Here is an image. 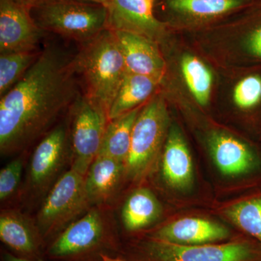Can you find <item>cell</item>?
Segmentation results:
<instances>
[{
    "instance_id": "cell-1",
    "label": "cell",
    "mask_w": 261,
    "mask_h": 261,
    "mask_svg": "<svg viewBox=\"0 0 261 261\" xmlns=\"http://www.w3.org/2000/svg\"><path fill=\"white\" fill-rule=\"evenodd\" d=\"M74 55L47 44L21 80L2 96V154L14 153L47 135L82 93Z\"/></svg>"
},
{
    "instance_id": "cell-2",
    "label": "cell",
    "mask_w": 261,
    "mask_h": 261,
    "mask_svg": "<svg viewBox=\"0 0 261 261\" xmlns=\"http://www.w3.org/2000/svg\"><path fill=\"white\" fill-rule=\"evenodd\" d=\"M74 68L82 93L108 113L127 73L116 35L106 29L80 46Z\"/></svg>"
},
{
    "instance_id": "cell-3",
    "label": "cell",
    "mask_w": 261,
    "mask_h": 261,
    "mask_svg": "<svg viewBox=\"0 0 261 261\" xmlns=\"http://www.w3.org/2000/svg\"><path fill=\"white\" fill-rule=\"evenodd\" d=\"M34 21L51 32L86 44L108 29L106 5L82 0H42L32 8Z\"/></svg>"
},
{
    "instance_id": "cell-4",
    "label": "cell",
    "mask_w": 261,
    "mask_h": 261,
    "mask_svg": "<svg viewBox=\"0 0 261 261\" xmlns=\"http://www.w3.org/2000/svg\"><path fill=\"white\" fill-rule=\"evenodd\" d=\"M168 126L166 100L157 94L142 108L134 125L130 152L125 163L128 178L139 180L148 173L167 137Z\"/></svg>"
},
{
    "instance_id": "cell-5",
    "label": "cell",
    "mask_w": 261,
    "mask_h": 261,
    "mask_svg": "<svg viewBox=\"0 0 261 261\" xmlns=\"http://www.w3.org/2000/svg\"><path fill=\"white\" fill-rule=\"evenodd\" d=\"M71 168L86 176L97 157L108 113L82 93L69 110Z\"/></svg>"
},
{
    "instance_id": "cell-6",
    "label": "cell",
    "mask_w": 261,
    "mask_h": 261,
    "mask_svg": "<svg viewBox=\"0 0 261 261\" xmlns=\"http://www.w3.org/2000/svg\"><path fill=\"white\" fill-rule=\"evenodd\" d=\"M85 176L70 168L51 187L37 216L38 226L44 234L69 224L89 205Z\"/></svg>"
},
{
    "instance_id": "cell-7",
    "label": "cell",
    "mask_w": 261,
    "mask_h": 261,
    "mask_svg": "<svg viewBox=\"0 0 261 261\" xmlns=\"http://www.w3.org/2000/svg\"><path fill=\"white\" fill-rule=\"evenodd\" d=\"M146 250L152 261H261V250L243 241L184 245L154 239Z\"/></svg>"
},
{
    "instance_id": "cell-8",
    "label": "cell",
    "mask_w": 261,
    "mask_h": 261,
    "mask_svg": "<svg viewBox=\"0 0 261 261\" xmlns=\"http://www.w3.org/2000/svg\"><path fill=\"white\" fill-rule=\"evenodd\" d=\"M71 154L69 120L58 125L44 136L32 156L29 178L31 186L37 191H44L51 185Z\"/></svg>"
},
{
    "instance_id": "cell-9",
    "label": "cell",
    "mask_w": 261,
    "mask_h": 261,
    "mask_svg": "<svg viewBox=\"0 0 261 261\" xmlns=\"http://www.w3.org/2000/svg\"><path fill=\"white\" fill-rule=\"evenodd\" d=\"M44 33L34 21L32 8L18 0H0V54L39 51Z\"/></svg>"
},
{
    "instance_id": "cell-10",
    "label": "cell",
    "mask_w": 261,
    "mask_h": 261,
    "mask_svg": "<svg viewBox=\"0 0 261 261\" xmlns=\"http://www.w3.org/2000/svg\"><path fill=\"white\" fill-rule=\"evenodd\" d=\"M155 0H109L108 29L135 33L158 42L164 37L166 25L154 15Z\"/></svg>"
},
{
    "instance_id": "cell-11",
    "label": "cell",
    "mask_w": 261,
    "mask_h": 261,
    "mask_svg": "<svg viewBox=\"0 0 261 261\" xmlns=\"http://www.w3.org/2000/svg\"><path fill=\"white\" fill-rule=\"evenodd\" d=\"M121 48L127 73L164 80L166 62L158 42L135 33L114 32Z\"/></svg>"
},
{
    "instance_id": "cell-12",
    "label": "cell",
    "mask_w": 261,
    "mask_h": 261,
    "mask_svg": "<svg viewBox=\"0 0 261 261\" xmlns=\"http://www.w3.org/2000/svg\"><path fill=\"white\" fill-rule=\"evenodd\" d=\"M105 225L97 211H91L71 223L49 249L53 256L79 255L97 246L104 237Z\"/></svg>"
},
{
    "instance_id": "cell-13",
    "label": "cell",
    "mask_w": 261,
    "mask_h": 261,
    "mask_svg": "<svg viewBox=\"0 0 261 261\" xmlns=\"http://www.w3.org/2000/svg\"><path fill=\"white\" fill-rule=\"evenodd\" d=\"M165 182L176 190H188L193 183V164L183 136L176 127L168 132L162 157Z\"/></svg>"
},
{
    "instance_id": "cell-14",
    "label": "cell",
    "mask_w": 261,
    "mask_h": 261,
    "mask_svg": "<svg viewBox=\"0 0 261 261\" xmlns=\"http://www.w3.org/2000/svg\"><path fill=\"white\" fill-rule=\"evenodd\" d=\"M229 235L221 225L198 219L185 218L166 225L154 233V239L184 245H202L221 241Z\"/></svg>"
},
{
    "instance_id": "cell-15",
    "label": "cell",
    "mask_w": 261,
    "mask_h": 261,
    "mask_svg": "<svg viewBox=\"0 0 261 261\" xmlns=\"http://www.w3.org/2000/svg\"><path fill=\"white\" fill-rule=\"evenodd\" d=\"M123 174H126L125 163L98 155L85 176V190L89 203H102L112 197Z\"/></svg>"
},
{
    "instance_id": "cell-16",
    "label": "cell",
    "mask_w": 261,
    "mask_h": 261,
    "mask_svg": "<svg viewBox=\"0 0 261 261\" xmlns=\"http://www.w3.org/2000/svg\"><path fill=\"white\" fill-rule=\"evenodd\" d=\"M209 144L214 162L225 176H240L253 167L255 161L251 151L234 137L225 134H214Z\"/></svg>"
},
{
    "instance_id": "cell-17",
    "label": "cell",
    "mask_w": 261,
    "mask_h": 261,
    "mask_svg": "<svg viewBox=\"0 0 261 261\" xmlns=\"http://www.w3.org/2000/svg\"><path fill=\"white\" fill-rule=\"evenodd\" d=\"M161 84L162 81L158 79L127 73L110 108L109 121L142 107L152 97Z\"/></svg>"
},
{
    "instance_id": "cell-18",
    "label": "cell",
    "mask_w": 261,
    "mask_h": 261,
    "mask_svg": "<svg viewBox=\"0 0 261 261\" xmlns=\"http://www.w3.org/2000/svg\"><path fill=\"white\" fill-rule=\"evenodd\" d=\"M142 107L108 122L98 155L125 163L129 154L134 125ZM97 155V156H98Z\"/></svg>"
},
{
    "instance_id": "cell-19",
    "label": "cell",
    "mask_w": 261,
    "mask_h": 261,
    "mask_svg": "<svg viewBox=\"0 0 261 261\" xmlns=\"http://www.w3.org/2000/svg\"><path fill=\"white\" fill-rule=\"evenodd\" d=\"M161 206L150 190H135L127 199L123 210L122 221L126 229L137 231L155 222L161 214Z\"/></svg>"
},
{
    "instance_id": "cell-20",
    "label": "cell",
    "mask_w": 261,
    "mask_h": 261,
    "mask_svg": "<svg viewBox=\"0 0 261 261\" xmlns=\"http://www.w3.org/2000/svg\"><path fill=\"white\" fill-rule=\"evenodd\" d=\"M0 238L5 245L20 253H32L37 247L35 233L29 221L14 211L2 213Z\"/></svg>"
},
{
    "instance_id": "cell-21",
    "label": "cell",
    "mask_w": 261,
    "mask_h": 261,
    "mask_svg": "<svg viewBox=\"0 0 261 261\" xmlns=\"http://www.w3.org/2000/svg\"><path fill=\"white\" fill-rule=\"evenodd\" d=\"M243 3V0H166V6L173 13L197 20L226 14Z\"/></svg>"
},
{
    "instance_id": "cell-22",
    "label": "cell",
    "mask_w": 261,
    "mask_h": 261,
    "mask_svg": "<svg viewBox=\"0 0 261 261\" xmlns=\"http://www.w3.org/2000/svg\"><path fill=\"white\" fill-rule=\"evenodd\" d=\"M182 74L187 87L201 106H205L210 99L213 75L203 62L197 57L187 55L181 60Z\"/></svg>"
},
{
    "instance_id": "cell-23",
    "label": "cell",
    "mask_w": 261,
    "mask_h": 261,
    "mask_svg": "<svg viewBox=\"0 0 261 261\" xmlns=\"http://www.w3.org/2000/svg\"><path fill=\"white\" fill-rule=\"evenodd\" d=\"M41 50L15 51L0 55V96H3L21 80L37 59Z\"/></svg>"
},
{
    "instance_id": "cell-24",
    "label": "cell",
    "mask_w": 261,
    "mask_h": 261,
    "mask_svg": "<svg viewBox=\"0 0 261 261\" xmlns=\"http://www.w3.org/2000/svg\"><path fill=\"white\" fill-rule=\"evenodd\" d=\"M226 215L244 231L261 243V199H252L231 206Z\"/></svg>"
},
{
    "instance_id": "cell-25",
    "label": "cell",
    "mask_w": 261,
    "mask_h": 261,
    "mask_svg": "<svg viewBox=\"0 0 261 261\" xmlns=\"http://www.w3.org/2000/svg\"><path fill=\"white\" fill-rule=\"evenodd\" d=\"M233 100L241 109H250L261 102V77L248 75L240 81L233 91Z\"/></svg>"
},
{
    "instance_id": "cell-26",
    "label": "cell",
    "mask_w": 261,
    "mask_h": 261,
    "mask_svg": "<svg viewBox=\"0 0 261 261\" xmlns=\"http://www.w3.org/2000/svg\"><path fill=\"white\" fill-rule=\"evenodd\" d=\"M23 171L21 160H13L0 171V200L4 201L18 188Z\"/></svg>"
},
{
    "instance_id": "cell-27",
    "label": "cell",
    "mask_w": 261,
    "mask_h": 261,
    "mask_svg": "<svg viewBox=\"0 0 261 261\" xmlns=\"http://www.w3.org/2000/svg\"><path fill=\"white\" fill-rule=\"evenodd\" d=\"M247 48L252 56L261 58V25L250 33L247 40Z\"/></svg>"
},
{
    "instance_id": "cell-28",
    "label": "cell",
    "mask_w": 261,
    "mask_h": 261,
    "mask_svg": "<svg viewBox=\"0 0 261 261\" xmlns=\"http://www.w3.org/2000/svg\"><path fill=\"white\" fill-rule=\"evenodd\" d=\"M18 2L21 3L22 4L27 5L29 8H33L35 5H37L38 3H40L42 0H18Z\"/></svg>"
},
{
    "instance_id": "cell-29",
    "label": "cell",
    "mask_w": 261,
    "mask_h": 261,
    "mask_svg": "<svg viewBox=\"0 0 261 261\" xmlns=\"http://www.w3.org/2000/svg\"><path fill=\"white\" fill-rule=\"evenodd\" d=\"M5 261H34L27 260V259L21 258V257H18L13 256L10 254H7L5 256Z\"/></svg>"
},
{
    "instance_id": "cell-30",
    "label": "cell",
    "mask_w": 261,
    "mask_h": 261,
    "mask_svg": "<svg viewBox=\"0 0 261 261\" xmlns=\"http://www.w3.org/2000/svg\"><path fill=\"white\" fill-rule=\"evenodd\" d=\"M82 1L91 2V3H99V4L105 5L109 0H82Z\"/></svg>"
},
{
    "instance_id": "cell-31",
    "label": "cell",
    "mask_w": 261,
    "mask_h": 261,
    "mask_svg": "<svg viewBox=\"0 0 261 261\" xmlns=\"http://www.w3.org/2000/svg\"><path fill=\"white\" fill-rule=\"evenodd\" d=\"M106 261H123L119 260V259H106Z\"/></svg>"
}]
</instances>
